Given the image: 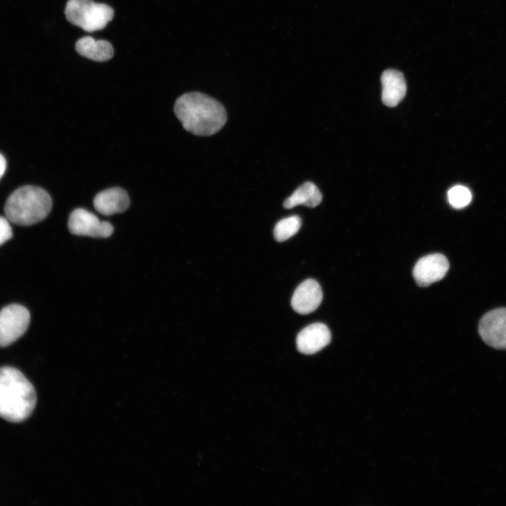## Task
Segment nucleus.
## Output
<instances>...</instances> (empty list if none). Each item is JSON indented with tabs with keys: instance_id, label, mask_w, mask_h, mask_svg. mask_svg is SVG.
Segmentation results:
<instances>
[{
	"instance_id": "nucleus-18",
	"label": "nucleus",
	"mask_w": 506,
	"mask_h": 506,
	"mask_svg": "<svg viewBox=\"0 0 506 506\" xmlns=\"http://www.w3.org/2000/svg\"><path fill=\"white\" fill-rule=\"evenodd\" d=\"M6 168V162L4 157L0 153V179L4 175Z\"/></svg>"
},
{
	"instance_id": "nucleus-14",
	"label": "nucleus",
	"mask_w": 506,
	"mask_h": 506,
	"mask_svg": "<svg viewBox=\"0 0 506 506\" xmlns=\"http://www.w3.org/2000/svg\"><path fill=\"white\" fill-rule=\"evenodd\" d=\"M322 197L320 191L314 183L306 182L285 200L283 207L286 209H291L297 205L315 207L321 202Z\"/></svg>"
},
{
	"instance_id": "nucleus-7",
	"label": "nucleus",
	"mask_w": 506,
	"mask_h": 506,
	"mask_svg": "<svg viewBox=\"0 0 506 506\" xmlns=\"http://www.w3.org/2000/svg\"><path fill=\"white\" fill-rule=\"evenodd\" d=\"M479 332L488 346L506 349V308H498L486 313L480 320Z\"/></svg>"
},
{
	"instance_id": "nucleus-8",
	"label": "nucleus",
	"mask_w": 506,
	"mask_h": 506,
	"mask_svg": "<svg viewBox=\"0 0 506 506\" xmlns=\"http://www.w3.org/2000/svg\"><path fill=\"white\" fill-rule=\"evenodd\" d=\"M448 268L449 263L444 255L432 254L418 260L413 274L417 285L425 287L442 279Z\"/></svg>"
},
{
	"instance_id": "nucleus-11",
	"label": "nucleus",
	"mask_w": 506,
	"mask_h": 506,
	"mask_svg": "<svg viewBox=\"0 0 506 506\" xmlns=\"http://www.w3.org/2000/svg\"><path fill=\"white\" fill-rule=\"evenodd\" d=\"M129 205L130 200L127 193L119 187L105 189L98 193L93 199L96 210L107 216L124 212Z\"/></svg>"
},
{
	"instance_id": "nucleus-16",
	"label": "nucleus",
	"mask_w": 506,
	"mask_h": 506,
	"mask_svg": "<svg viewBox=\"0 0 506 506\" xmlns=\"http://www.w3.org/2000/svg\"><path fill=\"white\" fill-rule=\"evenodd\" d=\"M448 200L453 207L463 208L471 202L472 194L467 188L463 186H455L448 190Z\"/></svg>"
},
{
	"instance_id": "nucleus-15",
	"label": "nucleus",
	"mask_w": 506,
	"mask_h": 506,
	"mask_svg": "<svg viewBox=\"0 0 506 506\" xmlns=\"http://www.w3.org/2000/svg\"><path fill=\"white\" fill-rule=\"evenodd\" d=\"M301 220L294 215L280 220L275 226L273 235L278 242L287 240L295 235L301 226Z\"/></svg>"
},
{
	"instance_id": "nucleus-13",
	"label": "nucleus",
	"mask_w": 506,
	"mask_h": 506,
	"mask_svg": "<svg viewBox=\"0 0 506 506\" xmlns=\"http://www.w3.org/2000/svg\"><path fill=\"white\" fill-rule=\"evenodd\" d=\"M77 52L92 60L103 62L111 59L114 51L112 44L105 40H96L91 37L79 39L75 44Z\"/></svg>"
},
{
	"instance_id": "nucleus-6",
	"label": "nucleus",
	"mask_w": 506,
	"mask_h": 506,
	"mask_svg": "<svg viewBox=\"0 0 506 506\" xmlns=\"http://www.w3.org/2000/svg\"><path fill=\"white\" fill-rule=\"evenodd\" d=\"M68 229L74 235L93 238H108L113 233V226L108 221H101L94 214L82 208L74 209L69 216Z\"/></svg>"
},
{
	"instance_id": "nucleus-12",
	"label": "nucleus",
	"mask_w": 506,
	"mask_h": 506,
	"mask_svg": "<svg viewBox=\"0 0 506 506\" xmlns=\"http://www.w3.org/2000/svg\"><path fill=\"white\" fill-rule=\"evenodd\" d=\"M382 100L388 107L396 106L406 93V83L402 72L392 69L383 72L381 76Z\"/></svg>"
},
{
	"instance_id": "nucleus-2",
	"label": "nucleus",
	"mask_w": 506,
	"mask_h": 506,
	"mask_svg": "<svg viewBox=\"0 0 506 506\" xmlns=\"http://www.w3.org/2000/svg\"><path fill=\"white\" fill-rule=\"evenodd\" d=\"M37 403L35 389L18 370L0 368V417L20 422L32 413Z\"/></svg>"
},
{
	"instance_id": "nucleus-3",
	"label": "nucleus",
	"mask_w": 506,
	"mask_h": 506,
	"mask_svg": "<svg viewBox=\"0 0 506 506\" xmlns=\"http://www.w3.org/2000/svg\"><path fill=\"white\" fill-rule=\"evenodd\" d=\"M51 207V197L45 190L25 186L15 190L8 197L4 212L10 222L30 226L44 219Z\"/></svg>"
},
{
	"instance_id": "nucleus-4",
	"label": "nucleus",
	"mask_w": 506,
	"mask_h": 506,
	"mask_svg": "<svg viewBox=\"0 0 506 506\" xmlns=\"http://www.w3.org/2000/svg\"><path fill=\"white\" fill-rule=\"evenodd\" d=\"M67 20L86 32L103 29L114 16L113 9L92 0H68L65 8Z\"/></svg>"
},
{
	"instance_id": "nucleus-9",
	"label": "nucleus",
	"mask_w": 506,
	"mask_h": 506,
	"mask_svg": "<svg viewBox=\"0 0 506 506\" xmlns=\"http://www.w3.org/2000/svg\"><path fill=\"white\" fill-rule=\"evenodd\" d=\"M322 299L323 292L319 283L313 279H307L294 290L291 306L297 313L305 315L314 311Z\"/></svg>"
},
{
	"instance_id": "nucleus-10",
	"label": "nucleus",
	"mask_w": 506,
	"mask_h": 506,
	"mask_svg": "<svg viewBox=\"0 0 506 506\" xmlns=\"http://www.w3.org/2000/svg\"><path fill=\"white\" fill-rule=\"evenodd\" d=\"M331 340V333L323 323H316L302 329L296 339L299 352L313 354L326 346Z\"/></svg>"
},
{
	"instance_id": "nucleus-1",
	"label": "nucleus",
	"mask_w": 506,
	"mask_h": 506,
	"mask_svg": "<svg viewBox=\"0 0 506 506\" xmlns=\"http://www.w3.org/2000/svg\"><path fill=\"white\" fill-rule=\"evenodd\" d=\"M174 111L184 129L196 136L216 134L227 119L226 110L218 100L196 91L179 97Z\"/></svg>"
},
{
	"instance_id": "nucleus-5",
	"label": "nucleus",
	"mask_w": 506,
	"mask_h": 506,
	"mask_svg": "<svg viewBox=\"0 0 506 506\" xmlns=\"http://www.w3.org/2000/svg\"><path fill=\"white\" fill-rule=\"evenodd\" d=\"M29 311L20 304H11L0 311V347L7 346L19 339L28 328Z\"/></svg>"
},
{
	"instance_id": "nucleus-17",
	"label": "nucleus",
	"mask_w": 506,
	"mask_h": 506,
	"mask_svg": "<svg viewBox=\"0 0 506 506\" xmlns=\"http://www.w3.org/2000/svg\"><path fill=\"white\" fill-rule=\"evenodd\" d=\"M12 228L6 217L0 216V245L12 238Z\"/></svg>"
}]
</instances>
